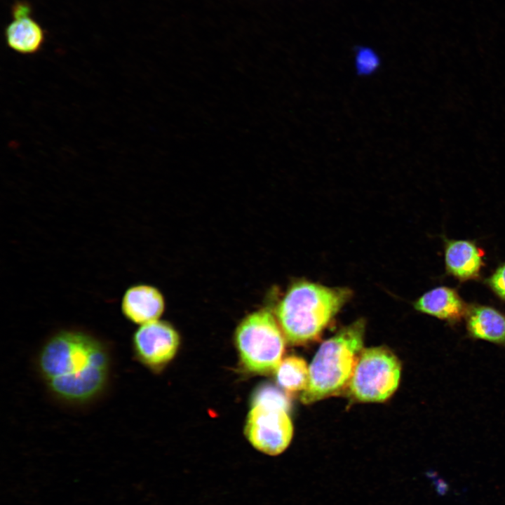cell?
Returning <instances> with one entry per match:
<instances>
[{
  "label": "cell",
  "mask_w": 505,
  "mask_h": 505,
  "mask_svg": "<svg viewBox=\"0 0 505 505\" xmlns=\"http://www.w3.org/2000/svg\"><path fill=\"white\" fill-rule=\"evenodd\" d=\"M39 374L49 391L68 403H83L105 389L110 372L106 346L88 332L60 330L41 346L38 357Z\"/></svg>",
  "instance_id": "6da1fadb"
},
{
  "label": "cell",
  "mask_w": 505,
  "mask_h": 505,
  "mask_svg": "<svg viewBox=\"0 0 505 505\" xmlns=\"http://www.w3.org/2000/svg\"><path fill=\"white\" fill-rule=\"evenodd\" d=\"M351 295L347 288L297 280L278 302L274 315L287 341L303 344L318 337Z\"/></svg>",
  "instance_id": "7a4b0ae2"
},
{
  "label": "cell",
  "mask_w": 505,
  "mask_h": 505,
  "mask_svg": "<svg viewBox=\"0 0 505 505\" xmlns=\"http://www.w3.org/2000/svg\"><path fill=\"white\" fill-rule=\"evenodd\" d=\"M365 323L358 319L325 340L309 367V379L301 400L311 404L347 388L362 352Z\"/></svg>",
  "instance_id": "3957f363"
},
{
  "label": "cell",
  "mask_w": 505,
  "mask_h": 505,
  "mask_svg": "<svg viewBox=\"0 0 505 505\" xmlns=\"http://www.w3.org/2000/svg\"><path fill=\"white\" fill-rule=\"evenodd\" d=\"M284 337L270 309H262L247 315L235 333L236 347L244 367L260 374L276 370L284 353Z\"/></svg>",
  "instance_id": "277c9868"
},
{
  "label": "cell",
  "mask_w": 505,
  "mask_h": 505,
  "mask_svg": "<svg viewBox=\"0 0 505 505\" xmlns=\"http://www.w3.org/2000/svg\"><path fill=\"white\" fill-rule=\"evenodd\" d=\"M401 365L389 349H363L347 386L349 396L363 403L383 402L396 390Z\"/></svg>",
  "instance_id": "5b68a950"
},
{
  "label": "cell",
  "mask_w": 505,
  "mask_h": 505,
  "mask_svg": "<svg viewBox=\"0 0 505 505\" xmlns=\"http://www.w3.org/2000/svg\"><path fill=\"white\" fill-rule=\"evenodd\" d=\"M289 409V405L282 403L252 402L247 417L245 433L256 450L276 456L288 447L293 433Z\"/></svg>",
  "instance_id": "8992f818"
},
{
  "label": "cell",
  "mask_w": 505,
  "mask_h": 505,
  "mask_svg": "<svg viewBox=\"0 0 505 505\" xmlns=\"http://www.w3.org/2000/svg\"><path fill=\"white\" fill-rule=\"evenodd\" d=\"M180 343L176 330L168 322L156 320L141 325L132 337L135 358L152 370H158L175 355Z\"/></svg>",
  "instance_id": "52a82bcc"
},
{
  "label": "cell",
  "mask_w": 505,
  "mask_h": 505,
  "mask_svg": "<svg viewBox=\"0 0 505 505\" xmlns=\"http://www.w3.org/2000/svg\"><path fill=\"white\" fill-rule=\"evenodd\" d=\"M484 250L473 241L444 238L446 273L460 282L477 280L484 262Z\"/></svg>",
  "instance_id": "ba28073f"
},
{
  "label": "cell",
  "mask_w": 505,
  "mask_h": 505,
  "mask_svg": "<svg viewBox=\"0 0 505 505\" xmlns=\"http://www.w3.org/2000/svg\"><path fill=\"white\" fill-rule=\"evenodd\" d=\"M165 307L162 292L157 288L145 283L128 287L121 302V310L124 317L137 325L159 320Z\"/></svg>",
  "instance_id": "9c48e42d"
},
{
  "label": "cell",
  "mask_w": 505,
  "mask_h": 505,
  "mask_svg": "<svg viewBox=\"0 0 505 505\" xmlns=\"http://www.w3.org/2000/svg\"><path fill=\"white\" fill-rule=\"evenodd\" d=\"M414 307L421 313L454 325L466 318L469 304L464 302L454 288L438 286L420 296L414 302Z\"/></svg>",
  "instance_id": "30bf717a"
},
{
  "label": "cell",
  "mask_w": 505,
  "mask_h": 505,
  "mask_svg": "<svg viewBox=\"0 0 505 505\" xmlns=\"http://www.w3.org/2000/svg\"><path fill=\"white\" fill-rule=\"evenodd\" d=\"M30 13L27 4L17 2L13 7V20L6 29L7 45L21 54L38 52L44 41L43 31Z\"/></svg>",
  "instance_id": "8fae6325"
},
{
  "label": "cell",
  "mask_w": 505,
  "mask_h": 505,
  "mask_svg": "<svg viewBox=\"0 0 505 505\" xmlns=\"http://www.w3.org/2000/svg\"><path fill=\"white\" fill-rule=\"evenodd\" d=\"M465 320L470 337L505 346V314L501 311L487 305H469Z\"/></svg>",
  "instance_id": "7c38bea8"
},
{
  "label": "cell",
  "mask_w": 505,
  "mask_h": 505,
  "mask_svg": "<svg viewBox=\"0 0 505 505\" xmlns=\"http://www.w3.org/2000/svg\"><path fill=\"white\" fill-rule=\"evenodd\" d=\"M276 375L278 384L286 391H304L309 384V369L303 358L290 356L281 361Z\"/></svg>",
  "instance_id": "4fadbf2b"
},
{
  "label": "cell",
  "mask_w": 505,
  "mask_h": 505,
  "mask_svg": "<svg viewBox=\"0 0 505 505\" xmlns=\"http://www.w3.org/2000/svg\"><path fill=\"white\" fill-rule=\"evenodd\" d=\"M354 66L360 76H369L375 74L382 65L379 53L372 46L356 45L353 48Z\"/></svg>",
  "instance_id": "5bb4252c"
},
{
  "label": "cell",
  "mask_w": 505,
  "mask_h": 505,
  "mask_svg": "<svg viewBox=\"0 0 505 505\" xmlns=\"http://www.w3.org/2000/svg\"><path fill=\"white\" fill-rule=\"evenodd\" d=\"M485 283L499 299L505 302V262L499 264Z\"/></svg>",
  "instance_id": "9a60e30c"
}]
</instances>
